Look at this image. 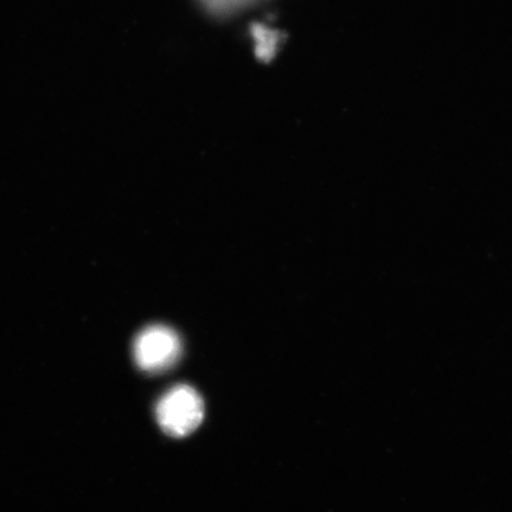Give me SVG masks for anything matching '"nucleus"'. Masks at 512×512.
Returning <instances> with one entry per match:
<instances>
[{
  "label": "nucleus",
  "instance_id": "obj_2",
  "mask_svg": "<svg viewBox=\"0 0 512 512\" xmlns=\"http://www.w3.org/2000/svg\"><path fill=\"white\" fill-rule=\"evenodd\" d=\"M181 338L165 325H151L136 337L134 360L147 373L158 374L169 370L181 356Z\"/></svg>",
  "mask_w": 512,
  "mask_h": 512
},
{
  "label": "nucleus",
  "instance_id": "obj_1",
  "mask_svg": "<svg viewBox=\"0 0 512 512\" xmlns=\"http://www.w3.org/2000/svg\"><path fill=\"white\" fill-rule=\"evenodd\" d=\"M156 416L159 426L170 437H187L203 421L204 402L197 390L178 384L160 398Z\"/></svg>",
  "mask_w": 512,
  "mask_h": 512
}]
</instances>
